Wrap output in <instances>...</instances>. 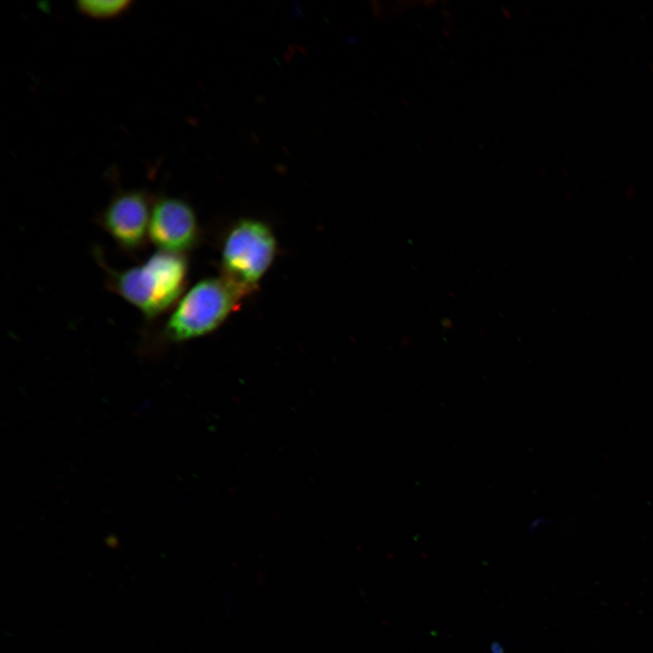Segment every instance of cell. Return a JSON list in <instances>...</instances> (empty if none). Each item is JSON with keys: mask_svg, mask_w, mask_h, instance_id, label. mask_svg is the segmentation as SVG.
I'll return each instance as SVG.
<instances>
[{"mask_svg": "<svg viewBox=\"0 0 653 653\" xmlns=\"http://www.w3.org/2000/svg\"><path fill=\"white\" fill-rule=\"evenodd\" d=\"M108 272L109 288L151 319L179 300L186 283L188 263L181 254L158 250L136 267Z\"/></svg>", "mask_w": 653, "mask_h": 653, "instance_id": "1", "label": "cell"}, {"mask_svg": "<svg viewBox=\"0 0 653 653\" xmlns=\"http://www.w3.org/2000/svg\"><path fill=\"white\" fill-rule=\"evenodd\" d=\"M243 296L224 278H205L174 305L162 326L165 341L178 343L215 330L237 307Z\"/></svg>", "mask_w": 653, "mask_h": 653, "instance_id": "2", "label": "cell"}, {"mask_svg": "<svg viewBox=\"0 0 653 653\" xmlns=\"http://www.w3.org/2000/svg\"><path fill=\"white\" fill-rule=\"evenodd\" d=\"M276 249L275 237L266 224L255 219L239 221L224 242L223 278L245 296L268 269Z\"/></svg>", "mask_w": 653, "mask_h": 653, "instance_id": "3", "label": "cell"}, {"mask_svg": "<svg viewBox=\"0 0 653 653\" xmlns=\"http://www.w3.org/2000/svg\"><path fill=\"white\" fill-rule=\"evenodd\" d=\"M151 207L144 191H121L104 208L101 224L120 248L127 252H137L149 238Z\"/></svg>", "mask_w": 653, "mask_h": 653, "instance_id": "4", "label": "cell"}, {"mask_svg": "<svg viewBox=\"0 0 653 653\" xmlns=\"http://www.w3.org/2000/svg\"><path fill=\"white\" fill-rule=\"evenodd\" d=\"M193 209L175 197H161L151 207L149 239L159 250L181 254L199 239Z\"/></svg>", "mask_w": 653, "mask_h": 653, "instance_id": "5", "label": "cell"}, {"mask_svg": "<svg viewBox=\"0 0 653 653\" xmlns=\"http://www.w3.org/2000/svg\"><path fill=\"white\" fill-rule=\"evenodd\" d=\"M132 4L129 0H81L76 2V8L87 17L106 20L123 15Z\"/></svg>", "mask_w": 653, "mask_h": 653, "instance_id": "6", "label": "cell"}, {"mask_svg": "<svg viewBox=\"0 0 653 653\" xmlns=\"http://www.w3.org/2000/svg\"><path fill=\"white\" fill-rule=\"evenodd\" d=\"M492 653H503V651L500 645L494 644L492 646Z\"/></svg>", "mask_w": 653, "mask_h": 653, "instance_id": "7", "label": "cell"}]
</instances>
